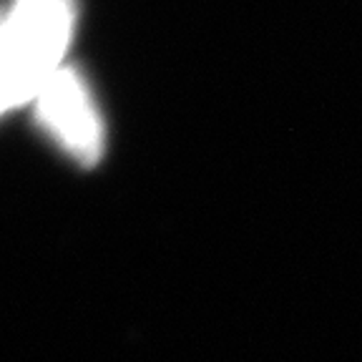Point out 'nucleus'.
<instances>
[{"label":"nucleus","instance_id":"f257e3e1","mask_svg":"<svg viewBox=\"0 0 362 362\" xmlns=\"http://www.w3.org/2000/svg\"><path fill=\"white\" fill-rule=\"evenodd\" d=\"M3 43L21 106L35 101L45 81L63 68L76 25V0H13L3 13Z\"/></svg>","mask_w":362,"mask_h":362},{"label":"nucleus","instance_id":"f03ea898","mask_svg":"<svg viewBox=\"0 0 362 362\" xmlns=\"http://www.w3.org/2000/svg\"><path fill=\"white\" fill-rule=\"evenodd\" d=\"M33 103L43 129L78 164H96L103 153V121L96 98L76 68L63 66L53 74Z\"/></svg>","mask_w":362,"mask_h":362},{"label":"nucleus","instance_id":"7ed1b4c3","mask_svg":"<svg viewBox=\"0 0 362 362\" xmlns=\"http://www.w3.org/2000/svg\"><path fill=\"white\" fill-rule=\"evenodd\" d=\"M16 106H21V98H18V88H16V78H13L11 63H8L6 43H3V18H0V116Z\"/></svg>","mask_w":362,"mask_h":362}]
</instances>
